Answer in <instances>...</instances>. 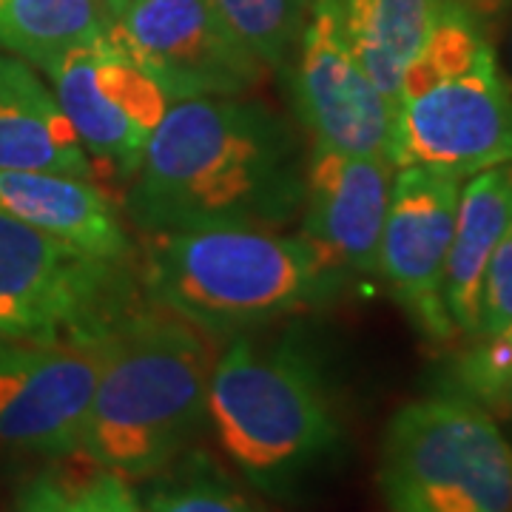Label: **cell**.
<instances>
[{"mask_svg": "<svg viewBox=\"0 0 512 512\" xmlns=\"http://www.w3.org/2000/svg\"><path fill=\"white\" fill-rule=\"evenodd\" d=\"M510 225L512 160L467 177L458 194L456 228L444 274V302L458 336L476 339L484 271Z\"/></svg>", "mask_w": 512, "mask_h": 512, "instance_id": "16", "label": "cell"}, {"mask_svg": "<svg viewBox=\"0 0 512 512\" xmlns=\"http://www.w3.org/2000/svg\"><path fill=\"white\" fill-rule=\"evenodd\" d=\"M458 194L461 180L453 174L421 165L399 168L379 242L376 274L413 325L433 342H453L458 336L444 302Z\"/></svg>", "mask_w": 512, "mask_h": 512, "instance_id": "12", "label": "cell"}, {"mask_svg": "<svg viewBox=\"0 0 512 512\" xmlns=\"http://www.w3.org/2000/svg\"><path fill=\"white\" fill-rule=\"evenodd\" d=\"M0 171H57L94 180L92 160L55 92L26 60L6 55H0Z\"/></svg>", "mask_w": 512, "mask_h": 512, "instance_id": "15", "label": "cell"}, {"mask_svg": "<svg viewBox=\"0 0 512 512\" xmlns=\"http://www.w3.org/2000/svg\"><path fill=\"white\" fill-rule=\"evenodd\" d=\"M512 322V225L504 231L487 262L484 282H481V302H478V333L493 336Z\"/></svg>", "mask_w": 512, "mask_h": 512, "instance_id": "23", "label": "cell"}, {"mask_svg": "<svg viewBox=\"0 0 512 512\" xmlns=\"http://www.w3.org/2000/svg\"><path fill=\"white\" fill-rule=\"evenodd\" d=\"M308 154L268 106L237 97L174 100L128 180L126 214L143 234L282 228L302 214Z\"/></svg>", "mask_w": 512, "mask_h": 512, "instance_id": "1", "label": "cell"}, {"mask_svg": "<svg viewBox=\"0 0 512 512\" xmlns=\"http://www.w3.org/2000/svg\"><path fill=\"white\" fill-rule=\"evenodd\" d=\"M512 160V89L493 43L458 69L407 86L396 100L393 165H421L467 180Z\"/></svg>", "mask_w": 512, "mask_h": 512, "instance_id": "7", "label": "cell"}, {"mask_svg": "<svg viewBox=\"0 0 512 512\" xmlns=\"http://www.w3.org/2000/svg\"><path fill=\"white\" fill-rule=\"evenodd\" d=\"M43 74L92 160L94 180L128 183L174 100L106 32L57 57Z\"/></svg>", "mask_w": 512, "mask_h": 512, "instance_id": "8", "label": "cell"}, {"mask_svg": "<svg viewBox=\"0 0 512 512\" xmlns=\"http://www.w3.org/2000/svg\"><path fill=\"white\" fill-rule=\"evenodd\" d=\"M131 311L126 262L89 254L0 211V339L97 342Z\"/></svg>", "mask_w": 512, "mask_h": 512, "instance_id": "6", "label": "cell"}, {"mask_svg": "<svg viewBox=\"0 0 512 512\" xmlns=\"http://www.w3.org/2000/svg\"><path fill=\"white\" fill-rule=\"evenodd\" d=\"M453 393L487 413L510 404L512 387V322L493 336L470 339V348L450 367Z\"/></svg>", "mask_w": 512, "mask_h": 512, "instance_id": "22", "label": "cell"}, {"mask_svg": "<svg viewBox=\"0 0 512 512\" xmlns=\"http://www.w3.org/2000/svg\"><path fill=\"white\" fill-rule=\"evenodd\" d=\"M109 342L0 339V444L52 461L80 456Z\"/></svg>", "mask_w": 512, "mask_h": 512, "instance_id": "10", "label": "cell"}, {"mask_svg": "<svg viewBox=\"0 0 512 512\" xmlns=\"http://www.w3.org/2000/svg\"><path fill=\"white\" fill-rule=\"evenodd\" d=\"M143 279L157 308L208 336L328 305L345 288L299 237L245 225L151 234Z\"/></svg>", "mask_w": 512, "mask_h": 512, "instance_id": "4", "label": "cell"}, {"mask_svg": "<svg viewBox=\"0 0 512 512\" xmlns=\"http://www.w3.org/2000/svg\"><path fill=\"white\" fill-rule=\"evenodd\" d=\"M106 35L146 69L171 100L237 97L265 66L228 32L211 0H103Z\"/></svg>", "mask_w": 512, "mask_h": 512, "instance_id": "9", "label": "cell"}, {"mask_svg": "<svg viewBox=\"0 0 512 512\" xmlns=\"http://www.w3.org/2000/svg\"><path fill=\"white\" fill-rule=\"evenodd\" d=\"M12 512H143V504L128 478L72 456L26 478Z\"/></svg>", "mask_w": 512, "mask_h": 512, "instance_id": "19", "label": "cell"}, {"mask_svg": "<svg viewBox=\"0 0 512 512\" xmlns=\"http://www.w3.org/2000/svg\"><path fill=\"white\" fill-rule=\"evenodd\" d=\"M154 478L143 512H259L200 453H185Z\"/></svg>", "mask_w": 512, "mask_h": 512, "instance_id": "21", "label": "cell"}, {"mask_svg": "<svg viewBox=\"0 0 512 512\" xmlns=\"http://www.w3.org/2000/svg\"><path fill=\"white\" fill-rule=\"evenodd\" d=\"M510 57H512V40H510Z\"/></svg>", "mask_w": 512, "mask_h": 512, "instance_id": "26", "label": "cell"}, {"mask_svg": "<svg viewBox=\"0 0 512 512\" xmlns=\"http://www.w3.org/2000/svg\"><path fill=\"white\" fill-rule=\"evenodd\" d=\"M396 165L313 146L305 171L299 239L342 285L373 276Z\"/></svg>", "mask_w": 512, "mask_h": 512, "instance_id": "13", "label": "cell"}, {"mask_svg": "<svg viewBox=\"0 0 512 512\" xmlns=\"http://www.w3.org/2000/svg\"><path fill=\"white\" fill-rule=\"evenodd\" d=\"M211 336L163 308H137L111 333L80 456L128 481L160 476L208 421Z\"/></svg>", "mask_w": 512, "mask_h": 512, "instance_id": "2", "label": "cell"}, {"mask_svg": "<svg viewBox=\"0 0 512 512\" xmlns=\"http://www.w3.org/2000/svg\"><path fill=\"white\" fill-rule=\"evenodd\" d=\"M313 0H211L228 32L265 69L291 63Z\"/></svg>", "mask_w": 512, "mask_h": 512, "instance_id": "20", "label": "cell"}, {"mask_svg": "<svg viewBox=\"0 0 512 512\" xmlns=\"http://www.w3.org/2000/svg\"><path fill=\"white\" fill-rule=\"evenodd\" d=\"M291 92L313 146L393 163L396 109L350 52L333 0L311 3Z\"/></svg>", "mask_w": 512, "mask_h": 512, "instance_id": "11", "label": "cell"}, {"mask_svg": "<svg viewBox=\"0 0 512 512\" xmlns=\"http://www.w3.org/2000/svg\"><path fill=\"white\" fill-rule=\"evenodd\" d=\"M208 424L251 487L296 495L342 450V421L308 350L234 336L211 370Z\"/></svg>", "mask_w": 512, "mask_h": 512, "instance_id": "3", "label": "cell"}, {"mask_svg": "<svg viewBox=\"0 0 512 512\" xmlns=\"http://www.w3.org/2000/svg\"><path fill=\"white\" fill-rule=\"evenodd\" d=\"M0 211L83 251L128 262L131 239L109 194L86 177L0 171Z\"/></svg>", "mask_w": 512, "mask_h": 512, "instance_id": "14", "label": "cell"}, {"mask_svg": "<svg viewBox=\"0 0 512 512\" xmlns=\"http://www.w3.org/2000/svg\"><path fill=\"white\" fill-rule=\"evenodd\" d=\"M379 484L393 512H512V447L476 402L419 399L387 421Z\"/></svg>", "mask_w": 512, "mask_h": 512, "instance_id": "5", "label": "cell"}, {"mask_svg": "<svg viewBox=\"0 0 512 512\" xmlns=\"http://www.w3.org/2000/svg\"><path fill=\"white\" fill-rule=\"evenodd\" d=\"M103 32V0H0V49L40 72Z\"/></svg>", "mask_w": 512, "mask_h": 512, "instance_id": "18", "label": "cell"}, {"mask_svg": "<svg viewBox=\"0 0 512 512\" xmlns=\"http://www.w3.org/2000/svg\"><path fill=\"white\" fill-rule=\"evenodd\" d=\"M453 3L461 6L467 15H473L481 26L490 23V20L501 18L512 6V0H453Z\"/></svg>", "mask_w": 512, "mask_h": 512, "instance_id": "24", "label": "cell"}, {"mask_svg": "<svg viewBox=\"0 0 512 512\" xmlns=\"http://www.w3.org/2000/svg\"><path fill=\"white\" fill-rule=\"evenodd\" d=\"M510 404H512V387H510Z\"/></svg>", "mask_w": 512, "mask_h": 512, "instance_id": "25", "label": "cell"}, {"mask_svg": "<svg viewBox=\"0 0 512 512\" xmlns=\"http://www.w3.org/2000/svg\"><path fill=\"white\" fill-rule=\"evenodd\" d=\"M350 52L393 103L402 77L439 20L444 0H333Z\"/></svg>", "mask_w": 512, "mask_h": 512, "instance_id": "17", "label": "cell"}]
</instances>
